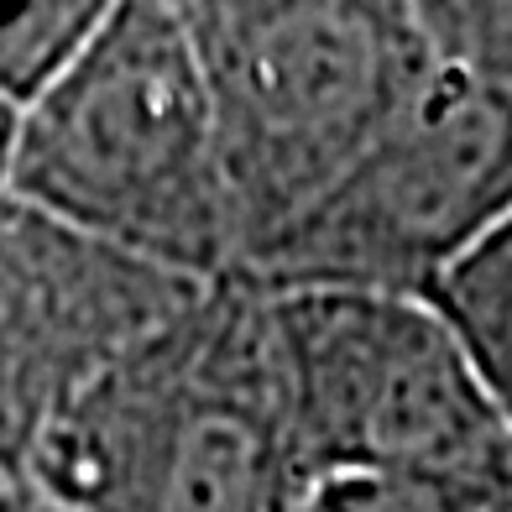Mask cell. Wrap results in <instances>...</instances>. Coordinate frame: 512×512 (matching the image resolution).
<instances>
[{"instance_id": "obj_1", "label": "cell", "mask_w": 512, "mask_h": 512, "mask_svg": "<svg viewBox=\"0 0 512 512\" xmlns=\"http://www.w3.org/2000/svg\"><path fill=\"white\" fill-rule=\"evenodd\" d=\"M21 481L74 512H298L267 288L209 283L63 403Z\"/></svg>"}, {"instance_id": "obj_2", "label": "cell", "mask_w": 512, "mask_h": 512, "mask_svg": "<svg viewBox=\"0 0 512 512\" xmlns=\"http://www.w3.org/2000/svg\"><path fill=\"white\" fill-rule=\"evenodd\" d=\"M6 199L194 283L236 277L241 251L183 6H105L16 115Z\"/></svg>"}, {"instance_id": "obj_3", "label": "cell", "mask_w": 512, "mask_h": 512, "mask_svg": "<svg viewBox=\"0 0 512 512\" xmlns=\"http://www.w3.org/2000/svg\"><path fill=\"white\" fill-rule=\"evenodd\" d=\"M241 267L293 230L434 79L408 0H183Z\"/></svg>"}, {"instance_id": "obj_4", "label": "cell", "mask_w": 512, "mask_h": 512, "mask_svg": "<svg viewBox=\"0 0 512 512\" xmlns=\"http://www.w3.org/2000/svg\"><path fill=\"white\" fill-rule=\"evenodd\" d=\"M304 497L330 476L512 481V424L424 298L267 288Z\"/></svg>"}, {"instance_id": "obj_5", "label": "cell", "mask_w": 512, "mask_h": 512, "mask_svg": "<svg viewBox=\"0 0 512 512\" xmlns=\"http://www.w3.org/2000/svg\"><path fill=\"white\" fill-rule=\"evenodd\" d=\"M512 215V89L439 63L371 152L241 272L256 288L424 298Z\"/></svg>"}, {"instance_id": "obj_6", "label": "cell", "mask_w": 512, "mask_h": 512, "mask_svg": "<svg viewBox=\"0 0 512 512\" xmlns=\"http://www.w3.org/2000/svg\"><path fill=\"white\" fill-rule=\"evenodd\" d=\"M204 288L37 209L0 204V471L21 481L63 403Z\"/></svg>"}, {"instance_id": "obj_7", "label": "cell", "mask_w": 512, "mask_h": 512, "mask_svg": "<svg viewBox=\"0 0 512 512\" xmlns=\"http://www.w3.org/2000/svg\"><path fill=\"white\" fill-rule=\"evenodd\" d=\"M424 304L445 319L481 387L512 424V215L439 272Z\"/></svg>"}, {"instance_id": "obj_8", "label": "cell", "mask_w": 512, "mask_h": 512, "mask_svg": "<svg viewBox=\"0 0 512 512\" xmlns=\"http://www.w3.org/2000/svg\"><path fill=\"white\" fill-rule=\"evenodd\" d=\"M100 16L105 6H84V0H42L0 16V115L27 110Z\"/></svg>"}, {"instance_id": "obj_9", "label": "cell", "mask_w": 512, "mask_h": 512, "mask_svg": "<svg viewBox=\"0 0 512 512\" xmlns=\"http://www.w3.org/2000/svg\"><path fill=\"white\" fill-rule=\"evenodd\" d=\"M439 63L512 89V0H413Z\"/></svg>"}, {"instance_id": "obj_10", "label": "cell", "mask_w": 512, "mask_h": 512, "mask_svg": "<svg viewBox=\"0 0 512 512\" xmlns=\"http://www.w3.org/2000/svg\"><path fill=\"white\" fill-rule=\"evenodd\" d=\"M492 497L445 476H330L298 512H492Z\"/></svg>"}, {"instance_id": "obj_11", "label": "cell", "mask_w": 512, "mask_h": 512, "mask_svg": "<svg viewBox=\"0 0 512 512\" xmlns=\"http://www.w3.org/2000/svg\"><path fill=\"white\" fill-rule=\"evenodd\" d=\"M0 512H74V507H63V502H53V497H42L37 486H27V481H16L6 497H0Z\"/></svg>"}, {"instance_id": "obj_12", "label": "cell", "mask_w": 512, "mask_h": 512, "mask_svg": "<svg viewBox=\"0 0 512 512\" xmlns=\"http://www.w3.org/2000/svg\"><path fill=\"white\" fill-rule=\"evenodd\" d=\"M11 126H16V115H0V204H6V157H11Z\"/></svg>"}, {"instance_id": "obj_13", "label": "cell", "mask_w": 512, "mask_h": 512, "mask_svg": "<svg viewBox=\"0 0 512 512\" xmlns=\"http://www.w3.org/2000/svg\"><path fill=\"white\" fill-rule=\"evenodd\" d=\"M11 486H16V476H6V471H0V497H6V492H11Z\"/></svg>"}]
</instances>
